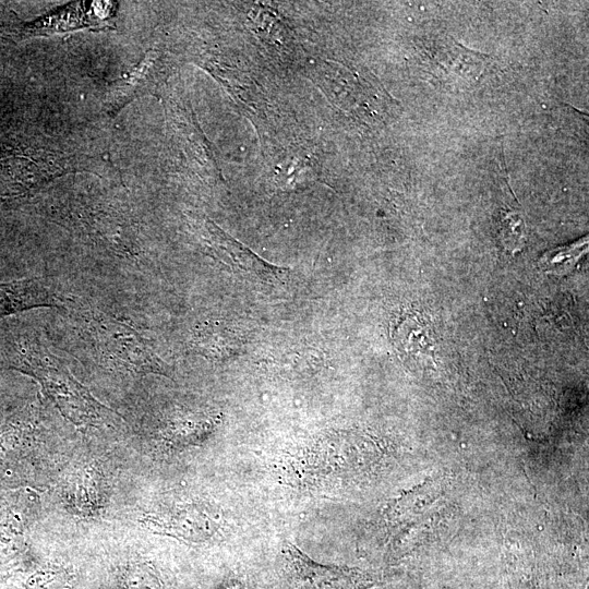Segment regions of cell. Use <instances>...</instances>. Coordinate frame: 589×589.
<instances>
[{"label": "cell", "instance_id": "obj_1", "mask_svg": "<svg viewBox=\"0 0 589 589\" xmlns=\"http://www.w3.org/2000/svg\"><path fill=\"white\" fill-rule=\"evenodd\" d=\"M12 369L34 377L60 412L76 425H98L110 410L99 404L36 334H26L13 346Z\"/></svg>", "mask_w": 589, "mask_h": 589}, {"label": "cell", "instance_id": "obj_2", "mask_svg": "<svg viewBox=\"0 0 589 589\" xmlns=\"http://www.w3.org/2000/svg\"><path fill=\"white\" fill-rule=\"evenodd\" d=\"M70 317L92 351L108 365L136 374L168 372L154 341L134 325L93 308L74 309Z\"/></svg>", "mask_w": 589, "mask_h": 589}, {"label": "cell", "instance_id": "obj_3", "mask_svg": "<svg viewBox=\"0 0 589 589\" xmlns=\"http://www.w3.org/2000/svg\"><path fill=\"white\" fill-rule=\"evenodd\" d=\"M284 567L292 589H368L375 584L359 569L320 564L291 543L284 549Z\"/></svg>", "mask_w": 589, "mask_h": 589}, {"label": "cell", "instance_id": "obj_4", "mask_svg": "<svg viewBox=\"0 0 589 589\" xmlns=\"http://www.w3.org/2000/svg\"><path fill=\"white\" fill-rule=\"evenodd\" d=\"M58 296L40 278L0 283V318L41 306H58Z\"/></svg>", "mask_w": 589, "mask_h": 589}, {"label": "cell", "instance_id": "obj_5", "mask_svg": "<svg viewBox=\"0 0 589 589\" xmlns=\"http://www.w3.org/2000/svg\"><path fill=\"white\" fill-rule=\"evenodd\" d=\"M212 240L209 249L214 251V254L220 260L233 267L261 276H275L280 272H285L284 269L263 261L238 242L227 239L226 236L221 235L219 231L213 235Z\"/></svg>", "mask_w": 589, "mask_h": 589}, {"label": "cell", "instance_id": "obj_6", "mask_svg": "<svg viewBox=\"0 0 589 589\" xmlns=\"http://www.w3.org/2000/svg\"><path fill=\"white\" fill-rule=\"evenodd\" d=\"M587 237L573 244L548 251L540 259V268L546 273L566 274L587 251Z\"/></svg>", "mask_w": 589, "mask_h": 589}, {"label": "cell", "instance_id": "obj_7", "mask_svg": "<svg viewBox=\"0 0 589 589\" xmlns=\"http://www.w3.org/2000/svg\"><path fill=\"white\" fill-rule=\"evenodd\" d=\"M526 226L522 217L514 212L505 213L501 219L500 235L508 250L515 251L522 245Z\"/></svg>", "mask_w": 589, "mask_h": 589}, {"label": "cell", "instance_id": "obj_8", "mask_svg": "<svg viewBox=\"0 0 589 589\" xmlns=\"http://www.w3.org/2000/svg\"><path fill=\"white\" fill-rule=\"evenodd\" d=\"M125 589H161V586L153 570L140 565L129 570Z\"/></svg>", "mask_w": 589, "mask_h": 589}]
</instances>
